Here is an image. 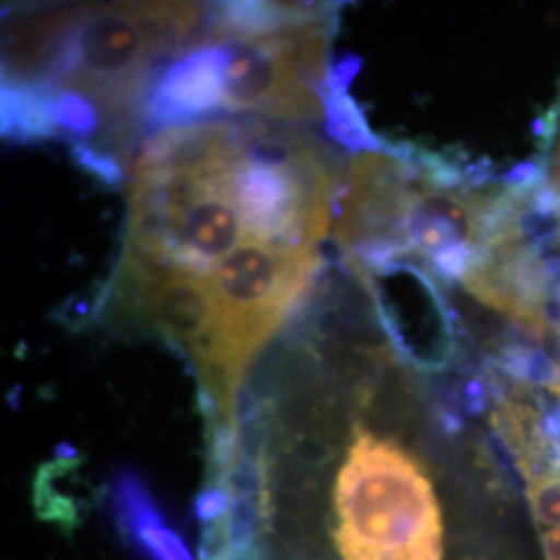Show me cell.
I'll use <instances>...</instances> for the list:
<instances>
[{
	"label": "cell",
	"mask_w": 560,
	"mask_h": 560,
	"mask_svg": "<svg viewBox=\"0 0 560 560\" xmlns=\"http://www.w3.org/2000/svg\"><path fill=\"white\" fill-rule=\"evenodd\" d=\"M320 270L318 245L247 241L208 277L212 328L194 368L212 425V459L235 457L249 368L307 300Z\"/></svg>",
	"instance_id": "obj_4"
},
{
	"label": "cell",
	"mask_w": 560,
	"mask_h": 560,
	"mask_svg": "<svg viewBox=\"0 0 560 560\" xmlns=\"http://www.w3.org/2000/svg\"><path fill=\"white\" fill-rule=\"evenodd\" d=\"M335 23L337 9H330L258 36L212 38L224 48L222 108L268 119H324Z\"/></svg>",
	"instance_id": "obj_5"
},
{
	"label": "cell",
	"mask_w": 560,
	"mask_h": 560,
	"mask_svg": "<svg viewBox=\"0 0 560 560\" xmlns=\"http://www.w3.org/2000/svg\"><path fill=\"white\" fill-rule=\"evenodd\" d=\"M550 179L560 189V136L555 150H552V156H550Z\"/></svg>",
	"instance_id": "obj_13"
},
{
	"label": "cell",
	"mask_w": 560,
	"mask_h": 560,
	"mask_svg": "<svg viewBox=\"0 0 560 560\" xmlns=\"http://www.w3.org/2000/svg\"><path fill=\"white\" fill-rule=\"evenodd\" d=\"M527 501L538 525L560 527V471H529Z\"/></svg>",
	"instance_id": "obj_11"
},
{
	"label": "cell",
	"mask_w": 560,
	"mask_h": 560,
	"mask_svg": "<svg viewBox=\"0 0 560 560\" xmlns=\"http://www.w3.org/2000/svg\"><path fill=\"white\" fill-rule=\"evenodd\" d=\"M237 122L161 129L141 148L129 179L122 256L208 279L249 240L235 196Z\"/></svg>",
	"instance_id": "obj_3"
},
{
	"label": "cell",
	"mask_w": 560,
	"mask_h": 560,
	"mask_svg": "<svg viewBox=\"0 0 560 560\" xmlns=\"http://www.w3.org/2000/svg\"><path fill=\"white\" fill-rule=\"evenodd\" d=\"M544 552H546V559L548 560H560V527H552V529H546L544 536Z\"/></svg>",
	"instance_id": "obj_12"
},
{
	"label": "cell",
	"mask_w": 560,
	"mask_h": 560,
	"mask_svg": "<svg viewBox=\"0 0 560 560\" xmlns=\"http://www.w3.org/2000/svg\"><path fill=\"white\" fill-rule=\"evenodd\" d=\"M559 393H560V388H559Z\"/></svg>",
	"instance_id": "obj_14"
},
{
	"label": "cell",
	"mask_w": 560,
	"mask_h": 560,
	"mask_svg": "<svg viewBox=\"0 0 560 560\" xmlns=\"http://www.w3.org/2000/svg\"><path fill=\"white\" fill-rule=\"evenodd\" d=\"M222 67L221 42L203 36L162 69L143 106V122L162 129L208 122L224 110Z\"/></svg>",
	"instance_id": "obj_9"
},
{
	"label": "cell",
	"mask_w": 560,
	"mask_h": 560,
	"mask_svg": "<svg viewBox=\"0 0 560 560\" xmlns=\"http://www.w3.org/2000/svg\"><path fill=\"white\" fill-rule=\"evenodd\" d=\"M196 2H110L44 11L13 23L4 38V81L40 83L80 96L117 120L136 117L156 81L159 60L179 57L208 25Z\"/></svg>",
	"instance_id": "obj_2"
},
{
	"label": "cell",
	"mask_w": 560,
	"mask_h": 560,
	"mask_svg": "<svg viewBox=\"0 0 560 560\" xmlns=\"http://www.w3.org/2000/svg\"><path fill=\"white\" fill-rule=\"evenodd\" d=\"M98 310L122 326L168 340L191 363L212 328L210 282L175 266L120 258Z\"/></svg>",
	"instance_id": "obj_7"
},
{
	"label": "cell",
	"mask_w": 560,
	"mask_h": 560,
	"mask_svg": "<svg viewBox=\"0 0 560 560\" xmlns=\"http://www.w3.org/2000/svg\"><path fill=\"white\" fill-rule=\"evenodd\" d=\"M360 65L358 57H347L330 67V75L324 88L326 131L351 152H382L384 143L370 129L358 102L347 92L349 83L360 71Z\"/></svg>",
	"instance_id": "obj_10"
},
{
	"label": "cell",
	"mask_w": 560,
	"mask_h": 560,
	"mask_svg": "<svg viewBox=\"0 0 560 560\" xmlns=\"http://www.w3.org/2000/svg\"><path fill=\"white\" fill-rule=\"evenodd\" d=\"M390 374L393 361L300 340L270 363L241 416L243 560L460 559L446 486Z\"/></svg>",
	"instance_id": "obj_1"
},
{
	"label": "cell",
	"mask_w": 560,
	"mask_h": 560,
	"mask_svg": "<svg viewBox=\"0 0 560 560\" xmlns=\"http://www.w3.org/2000/svg\"><path fill=\"white\" fill-rule=\"evenodd\" d=\"M490 200L492 191L488 189L441 187L428 179L418 166L405 219L409 258H420L423 268L446 284L463 282L481 260L483 224Z\"/></svg>",
	"instance_id": "obj_8"
},
{
	"label": "cell",
	"mask_w": 560,
	"mask_h": 560,
	"mask_svg": "<svg viewBox=\"0 0 560 560\" xmlns=\"http://www.w3.org/2000/svg\"><path fill=\"white\" fill-rule=\"evenodd\" d=\"M372 301L393 353L420 372H441L459 351V316L436 279L413 260L347 266Z\"/></svg>",
	"instance_id": "obj_6"
}]
</instances>
